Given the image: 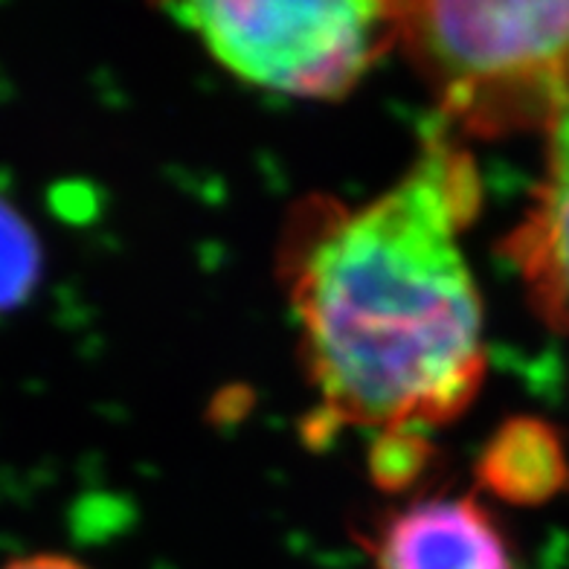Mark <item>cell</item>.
I'll list each match as a JSON object with an SVG mask.
<instances>
[{"mask_svg":"<svg viewBox=\"0 0 569 569\" xmlns=\"http://www.w3.org/2000/svg\"><path fill=\"white\" fill-rule=\"evenodd\" d=\"M375 569H517L509 538L477 497L433 495L392 509L369 538Z\"/></svg>","mask_w":569,"mask_h":569,"instance_id":"277c9868","label":"cell"},{"mask_svg":"<svg viewBox=\"0 0 569 569\" xmlns=\"http://www.w3.org/2000/svg\"><path fill=\"white\" fill-rule=\"evenodd\" d=\"M480 201L471 154L442 131L372 201L302 207L279 270L320 433L421 436L477 398L486 326L459 241Z\"/></svg>","mask_w":569,"mask_h":569,"instance_id":"6da1fadb","label":"cell"},{"mask_svg":"<svg viewBox=\"0 0 569 569\" xmlns=\"http://www.w3.org/2000/svg\"><path fill=\"white\" fill-rule=\"evenodd\" d=\"M421 462H425V445H421V436H383L378 439V448H375V477L383 482V486H405L410 482L416 473H419Z\"/></svg>","mask_w":569,"mask_h":569,"instance_id":"ba28073f","label":"cell"},{"mask_svg":"<svg viewBox=\"0 0 569 569\" xmlns=\"http://www.w3.org/2000/svg\"><path fill=\"white\" fill-rule=\"evenodd\" d=\"M166 12L241 82L300 99L346 97L398 44L396 3L207 0Z\"/></svg>","mask_w":569,"mask_h":569,"instance_id":"3957f363","label":"cell"},{"mask_svg":"<svg viewBox=\"0 0 569 569\" xmlns=\"http://www.w3.org/2000/svg\"><path fill=\"white\" fill-rule=\"evenodd\" d=\"M0 569H90V567H84V563L76 561V558H68V555L41 552V555H27V558H16V561H9L7 567H0Z\"/></svg>","mask_w":569,"mask_h":569,"instance_id":"9c48e42d","label":"cell"},{"mask_svg":"<svg viewBox=\"0 0 569 569\" xmlns=\"http://www.w3.org/2000/svg\"><path fill=\"white\" fill-rule=\"evenodd\" d=\"M398 47L465 137L549 128L569 113V3H396Z\"/></svg>","mask_w":569,"mask_h":569,"instance_id":"7a4b0ae2","label":"cell"},{"mask_svg":"<svg viewBox=\"0 0 569 569\" xmlns=\"http://www.w3.org/2000/svg\"><path fill=\"white\" fill-rule=\"evenodd\" d=\"M41 241L21 212L0 196V315L21 306L41 279Z\"/></svg>","mask_w":569,"mask_h":569,"instance_id":"52a82bcc","label":"cell"},{"mask_svg":"<svg viewBox=\"0 0 569 569\" xmlns=\"http://www.w3.org/2000/svg\"><path fill=\"white\" fill-rule=\"evenodd\" d=\"M535 315L569 338V113L547 131V160L532 201L506 239Z\"/></svg>","mask_w":569,"mask_h":569,"instance_id":"5b68a950","label":"cell"},{"mask_svg":"<svg viewBox=\"0 0 569 569\" xmlns=\"http://www.w3.org/2000/svg\"><path fill=\"white\" fill-rule=\"evenodd\" d=\"M480 482L515 506H538L569 482V462L552 427L538 419H511L491 436L480 459Z\"/></svg>","mask_w":569,"mask_h":569,"instance_id":"8992f818","label":"cell"}]
</instances>
